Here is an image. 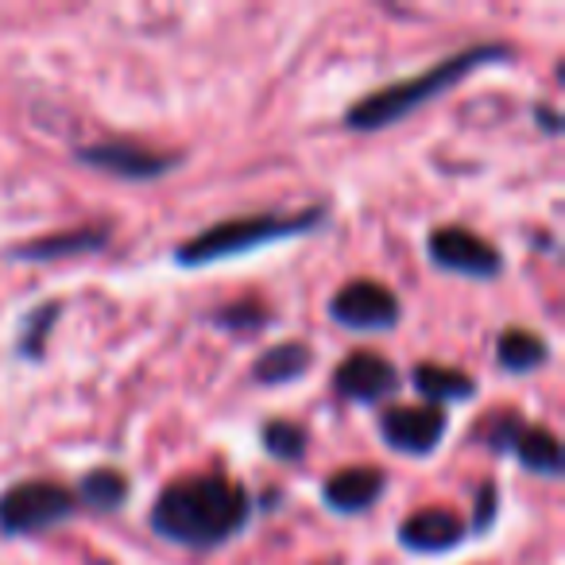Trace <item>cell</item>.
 <instances>
[{"label":"cell","mask_w":565,"mask_h":565,"mask_svg":"<svg viewBox=\"0 0 565 565\" xmlns=\"http://www.w3.org/2000/svg\"><path fill=\"white\" fill-rule=\"evenodd\" d=\"M310 369H315V349L307 341H279V345H267L252 361V380L264 387H282L307 380Z\"/></svg>","instance_id":"4fadbf2b"},{"label":"cell","mask_w":565,"mask_h":565,"mask_svg":"<svg viewBox=\"0 0 565 565\" xmlns=\"http://www.w3.org/2000/svg\"><path fill=\"white\" fill-rule=\"evenodd\" d=\"M387 492V472L376 465H345L333 477H326L322 500L338 515H364L369 508H376L380 495Z\"/></svg>","instance_id":"8fae6325"},{"label":"cell","mask_w":565,"mask_h":565,"mask_svg":"<svg viewBox=\"0 0 565 565\" xmlns=\"http://www.w3.org/2000/svg\"><path fill=\"white\" fill-rule=\"evenodd\" d=\"M210 322L217 326V330H228V333H256L271 322V315H267L259 302H228V307L213 310Z\"/></svg>","instance_id":"ffe728a7"},{"label":"cell","mask_w":565,"mask_h":565,"mask_svg":"<svg viewBox=\"0 0 565 565\" xmlns=\"http://www.w3.org/2000/svg\"><path fill=\"white\" fill-rule=\"evenodd\" d=\"M472 523H465V531L469 534H488L495 526V519H500V488H495L492 477H484L477 484V495H472Z\"/></svg>","instance_id":"44dd1931"},{"label":"cell","mask_w":565,"mask_h":565,"mask_svg":"<svg viewBox=\"0 0 565 565\" xmlns=\"http://www.w3.org/2000/svg\"><path fill=\"white\" fill-rule=\"evenodd\" d=\"M465 539H469L465 519L449 508H423L399 523V546L411 550V554L441 557V554H449V550L461 546Z\"/></svg>","instance_id":"30bf717a"},{"label":"cell","mask_w":565,"mask_h":565,"mask_svg":"<svg viewBox=\"0 0 565 565\" xmlns=\"http://www.w3.org/2000/svg\"><path fill=\"white\" fill-rule=\"evenodd\" d=\"M259 446H264V454L271 457V461L302 465L310 454V434L302 430L299 423H291V418H267V423L259 426Z\"/></svg>","instance_id":"ac0fdd59"},{"label":"cell","mask_w":565,"mask_h":565,"mask_svg":"<svg viewBox=\"0 0 565 565\" xmlns=\"http://www.w3.org/2000/svg\"><path fill=\"white\" fill-rule=\"evenodd\" d=\"M256 515L252 492L228 472H198L167 484L148 511V526L159 539L186 550H217L244 534Z\"/></svg>","instance_id":"6da1fadb"},{"label":"cell","mask_w":565,"mask_h":565,"mask_svg":"<svg viewBox=\"0 0 565 565\" xmlns=\"http://www.w3.org/2000/svg\"><path fill=\"white\" fill-rule=\"evenodd\" d=\"M508 454H515V461L523 465L526 472L534 477H550L557 480L565 472V454H562V441L546 430V426H531L523 423V430L515 434Z\"/></svg>","instance_id":"2e32d148"},{"label":"cell","mask_w":565,"mask_h":565,"mask_svg":"<svg viewBox=\"0 0 565 565\" xmlns=\"http://www.w3.org/2000/svg\"><path fill=\"white\" fill-rule=\"evenodd\" d=\"M531 117L539 120V128L546 136H562V113H557V109H550V105H534Z\"/></svg>","instance_id":"7402d4cb"},{"label":"cell","mask_w":565,"mask_h":565,"mask_svg":"<svg viewBox=\"0 0 565 565\" xmlns=\"http://www.w3.org/2000/svg\"><path fill=\"white\" fill-rule=\"evenodd\" d=\"M113 241V225H78L66 228V233H47L35 236V241L12 244L9 256L20 264H51V259H66V256H94L105 252Z\"/></svg>","instance_id":"7c38bea8"},{"label":"cell","mask_w":565,"mask_h":565,"mask_svg":"<svg viewBox=\"0 0 565 565\" xmlns=\"http://www.w3.org/2000/svg\"><path fill=\"white\" fill-rule=\"evenodd\" d=\"M426 256L434 267L449 275H465V279H495L503 271V256L492 241L465 225H438L426 236Z\"/></svg>","instance_id":"52a82bcc"},{"label":"cell","mask_w":565,"mask_h":565,"mask_svg":"<svg viewBox=\"0 0 565 565\" xmlns=\"http://www.w3.org/2000/svg\"><path fill=\"white\" fill-rule=\"evenodd\" d=\"M411 384L415 392L426 399V407H454V403H465L480 392L477 380L465 376L461 369H446V364H415L411 369Z\"/></svg>","instance_id":"5bb4252c"},{"label":"cell","mask_w":565,"mask_h":565,"mask_svg":"<svg viewBox=\"0 0 565 565\" xmlns=\"http://www.w3.org/2000/svg\"><path fill=\"white\" fill-rule=\"evenodd\" d=\"M128 495H132V480L120 469H113V465H97V469H89L86 477L78 480L74 500L94 511H120L128 503Z\"/></svg>","instance_id":"e0dca14e"},{"label":"cell","mask_w":565,"mask_h":565,"mask_svg":"<svg viewBox=\"0 0 565 565\" xmlns=\"http://www.w3.org/2000/svg\"><path fill=\"white\" fill-rule=\"evenodd\" d=\"M58 318H63V302H43V307L28 310L17 330L20 361H43V356H47V341H51V333H55Z\"/></svg>","instance_id":"d6986e66"},{"label":"cell","mask_w":565,"mask_h":565,"mask_svg":"<svg viewBox=\"0 0 565 565\" xmlns=\"http://www.w3.org/2000/svg\"><path fill=\"white\" fill-rule=\"evenodd\" d=\"M515 51L508 43H472V47H461L457 55L438 58L434 66H426L423 74H411L403 82H392V86H380L372 94H364L361 102H353L341 117V125L349 132H380V128L399 125L403 117L418 113L423 105L446 97L454 86H461L469 74L484 71V66H500Z\"/></svg>","instance_id":"7a4b0ae2"},{"label":"cell","mask_w":565,"mask_h":565,"mask_svg":"<svg viewBox=\"0 0 565 565\" xmlns=\"http://www.w3.org/2000/svg\"><path fill=\"white\" fill-rule=\"evenodd\" d=\"M380 438L403 457H430L446 441L449 415L441 407H384L380 411Z\"/></svg>","instance_id":"ba28073f"},{"label":"cell","mask_w":565,"mask_h":565,"mask_svg":"<svg viewBox=\"0 0 565 565\" xmlns=\"http://www.w3.org/2000/svg\"><path fill=\"white\" fill-rule=\"evenodd\" d=\"M74 159H78L82 167H89V171L113 174V179H120V182H156L186 163L182 151H151L132 140L82 143V148H74Z\"/></svg>","instance_id":"5b68a950"},{"label":"cell","mask_w":565,"mask_h":565,"mask_svg":"<svg viewBox=\"0 0 565 565\" xmlns=\"http://www.w3.org/2000/svg\"><path fill=\"white\" fill-rule=\"evenodd\" d=\"M330 318L341 326V330H353V333H387L399 326L403 302L387 282L349 279L333 291Z\"/></svg>","instance_id":"8992f818"},{"label":"cell","mask_w":565,"mask_h":565,"mask_svg":"<svg viewBox=\"0 0 565 565\" xmlns=\"http://www.w3.org/2000/svg\"><path fill=\"white\" fill-rule=\"evenodd\" d=\"M78 511V500L66 484L47 477L17 480L0 492V534L4 539H28V534L55 531L58 523Z\"/></svg>","instance_id":"277c9868"},{"label":"cell","mask_w":565,"mask_h":565,"mask_svg":"<svg viewBox=\"0 0 565 565\" xmlns=\"http://www.w3.org/2000/svg\"><path fill=\"white\" fill-rule=\"evenodd\" d=\"M399 369H395L387 356L369 353V349H356L345 361L333 369V392L338 399L356 403V407H376V403H387L395 392H399Z\"/></svg>","instance_id":"9c48e42d"},{"label":"cell","mask_w":565,"mask_h":565,"mask_svg":"<svg viewBox=\"0 0 565 565\" xmlns=\"http://www.w3.org/2000/svg\"><path fill=\"white\" fill-rule=\"evenodd\" d=\"M326 225V205H310L299 213H244V217H228L217 225L202 228V233L186 236L174 248V264L179 267H210L221 259H236L259 252L267 244L279 241H299Z\"/></svg>","instance_id":"3957f363"},{"label":"cell","mask_w":565,"mask_h":565,"mask_svg":"<svg viewBox=\"0 0 565 565\" xmlns=\"http://www.w3.org/2000/svg\"><path fill=\"white\" fill-rule=\"evenodd\" d=\"M550 345L542 333L523 330V326H511L495 338V369L508 372V376H531V372L546 369Z\"/></svg>","instance_id":"9a60e30c"}]
</instances>
